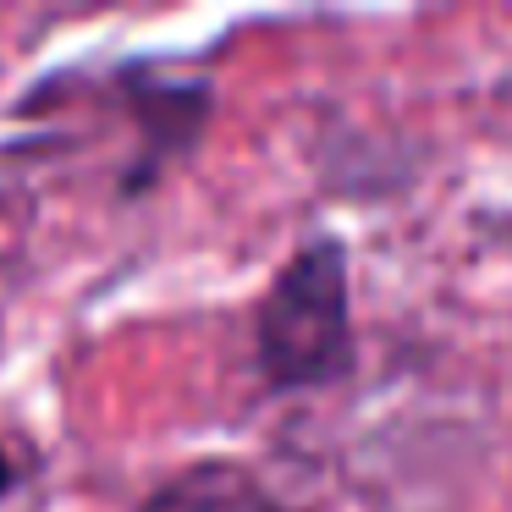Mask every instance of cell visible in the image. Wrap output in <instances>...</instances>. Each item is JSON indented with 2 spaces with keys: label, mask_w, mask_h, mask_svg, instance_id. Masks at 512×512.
<instances>
[{
  "label": "cell",
  "mask_w": 512,
  "mask_h": 512,
  "mask_svg": "<svg viewBox=\"0 0 512 512\" xmlns=\"http://www.w3.org/2000/svg\"><path fill=\"white\" fill-rule=\"evenodd\" d=\"M259 369L281 391L331 386L353 369V303H347V254L314 237L281 265L254 320Z\"/></svg>",
  "instance_id": "6da1fadb"
},
{
  "label": "cell",
  "mask_w": 512,
  "mask_h": 512,
  "mask_svg": "<svg viewBox=\"0 0 512 512\" xmlns=\"http://www.w3.org/2000/svg\"><path fill=\"white\" fill-rule=\"evenodd\" d=\"M144 512H276V501L243 468L204 463V468H188L182 479H171Z\"/></svg>",
  "instance_id": "7a4b0ae2"
},
{
  "label": "cell",
  "mask_w": 512,
  "mask_h": 512,
  "mask_svg": "<svg viewBox=\"0 0 512 512\" xmlns=\"http://www.w3.org/2000/svg\"><path fill=\"white\" fill-rule=\"evenodd\" d=\"M12 479H17V468H12V457L0 452V496H6V490H12Z\"/></svg>",
  "instance_id": "3957f363"
}]
</instances>
